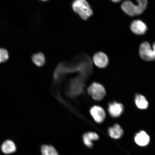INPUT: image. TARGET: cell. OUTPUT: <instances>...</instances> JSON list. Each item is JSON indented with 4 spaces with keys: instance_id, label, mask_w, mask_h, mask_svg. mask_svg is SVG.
<instances>
[{
    "instance_id": "obj_2",
    "label": "cell",
    "mask_w": 155,
    "mask_h": 155,
    "mask_svg": "<svg viewBox=\"0 0 155 155\" xmlns=\"http://www.w3.org/2000/svg\"><path fill=\"white\" fill-rule=\"evenodd\" d=\"M72 8L75 13L84 20L93 14L92 9L86 0H75L72 4Z\"/></svg>"
},
{
    "instance_id": "obj_6",
    "label": "cell",
    "mask_w": 155,
    "mask_h": 155,
    "mask_svg": "<svg viewBox=\"0 0 155 155\" xmlns=\"http://www.w3.org/2000/svg\"><path fill=\"white\" fill-rule=\"evenodd\" d=\"M130 28L132 32L137 35L144 34L147 30V25L142 21L139 20L133 21Z\"/></svg>"
},
{
    "instance_id": "obj_4",
    "label": "cell",
    "mask_w": 155,
    "mask_h": 155,
    "mask_svg": "<svg viewBox=\"0 0 155 155\" xmlns=\"http://www.w3.org/2000/svg\"><path fill=\"white\" fill-rule=\"evenodd\" d=\"M88 92L94 100L100 101L104 98L106 94L105 89L102 85L94 83L88 87Z\"/></svg>"
},
{
    "instance_id": "obj_14",
    "label": "cell",
    "mask_w": 155,
    "mask_h": 155,
    "mask_svg": "<svg viewBox=\"0 0 155 155\" xmlns=\"http://www.w3.org/2000/svg\"><path fill=\"white\" fill-rule=\"evenodd\" d=\"M32 60L35 65L38 67H41L45 63L46 59L44 54L39 53L35 54L32 56Z\"/></svg>"
},
{
    "instance_id": "obj_12",
    "label": "cell",
    "mask_w": 155,
    "mask_h": 155,
    "mask_svg": "<svg viewBox=\"0 0 155 155\" xmlns=\"http://www.w3.org/2000/svg\"><path fill=\"white\" fill-rule=\"evenodd\" d=\"M2 150L5 154H9L15 152L16 146L12 141L8 140L3 143L2 146Z\"/></svg>"
},
{
    "instance_id": "obj_15",
    "label": "cell",
    "mask_w": 155,
    "mask_h": 155,
    "mask_svg": "<svg viewBox=\"0 0 155 155\" xmlns=\"http://www.w3.org/2000/svg\"><path fill=\"white\" fill-rule=\"evenodd\" d=\"M41 151L42 155H58L57 150L51 145H43Z\"/></svg>"
},
{
    "instance_id": "obj_1",
    "label": "cell",
    "mask_w": 155,
    "mask_h": 155,
    "mask_svg": "<svg viewBox=\"0 0 155 155\" xmlns=\"http://www.w3.org/2000/svg\"><path fill=\"white\" fill-rule=\"evenodd\" d=\"M138 4L136 5L129 1L124 2L121 5L123 10L128 15L131 16L142 14L146 9L148 2L147 0H137Z\"/></svg>"
},
{
    "instance_id": "obj_18",
    "label": "cell",
    "mask_w": 155,
    "mask_h": 155,
    "mask_svg": "<svg viewBox=\"0 0 155 155\" xmlns=\"http://www.w3.org/2000/svg\"><path fill=\"white\" fill-rule=\"evenodd\" d=\"M41 1H48V0H41Z\"/></svg>"
},
{
    "instance_id": "obj_13",
    "label": "cell",
    "mask_w": 155,
    "mask_h": 155,
    "mask_svg": "<svg viewBox=\"0 0 155 155\" xmlns=\"http://www.w3.org/2000/svg\"><path fill=\"white\" fill-rule=\"evenodd\" d=\"M135 101L136 105L139 109H145L148 107V102L145 97L142 95H137Z\"/></svg>"
},
{
    "instance_id": "obj_9",
    "label": "cell",
    "mask_w": 155,
    "mask_h": 155,
    "mask_svg": "<svg viewBox=\"0 0 155 155\" xmlns=\"http://www.w3.org/2000/svg\"><path fill=\"white\" fill-rule=\"evenodd\" d=\"M135 141L139 146L144 147L150 143V137L145 132L141 131L136 135Z\"/></svg>"
},
{
    "instance_id": "obj_5",
    "label": "cell",
    "mask_w": 155,
    "mask_h": 155,
    "mask_svg": "<svg viewBox=\"0 0 155 155\" xmlns=\"http://www.w3.org/2000/svg\"><path fill=\"white\" fill-rule=\"evenodd\" d=\"M90 112L91 115L97 123H101L105 119V111L100 106H95L92 107L91 108Z\"/></svg>"
},
{
    "instance_id": "obj_17",
    "label": "cell",
    "mask_w": 155,
    "mask_h": 155,
    "mask_svg": "<svg viewBox=\"0 0 155 155\" xmlns=\"http://www.w3.org/2000/svg\"><path fill=\"white\" fill-rule=\"evenodd\" d=\"M111 1L117 3L119 2L121 0H111Z\"/></svg>"
},
{
    "instance_id": "obj_7",
    "label": "cell",
    "mask_w": 155,
    "mask_h": 155,
    "mask_svg": "<svg viewBox=\"0 0 155 155\" xmlns=\"http://www.w3.org/2000/svg\"><path fill=\"white\" fill-rule=\"evenodd\" d=\"M108 111L112 117H119L123 112L124 106L120 103L114 102L109 104Z\"/></svg>"
},
{
    "instance_id": "obj_10",
    "label": "cell",
    "mask_w": 155,
    "mask_h": 155,
    "mask_svg": "<svg viewBox=\"0 0 155 155\" xmlns=\"http://www.w3.org/2000/svg\"><path fill=\"white\" fill-rule=\"evenodd\" d=\"M108 134L112 138L119 139L121 137L123 134V129L119 124H116L113 127L109 128Z\"/></svg>"
},
{
    "instance_id": "obj_8",
    "label": "cell",
    "mask_w": 155,
    "mask_h": 155,
    "mask_svg": "<svg viewBox=\"0 0 155 155\" xmlns=\"http://www.w3.org/2000/svg\"><path fill=\"white\" fill-rule=\"evenodd\" d=\"M93 60L95 64L100 68L106 67L108 63L107 56L102 52H98L95 54Z\"/></svg>"
},
{
    "instance_id": "obj_11",
    "label": "cell",
    "mask_w": 155,
    "mask_h": 155,
    "mask_svg": "<svg viewBox=\"0 0 155 155\" xmlns=\"http://www.w3.org/2000/svg\"><path fill=\"white\" fill-rule=\"evenodd\" d=\"M99 139L98 135L94 132H88L85 133L83 136V141L85 145L89 148L93 146V141H96Z\"/></svg>"
},
{
    "instance_id": "obj_3",
    "label": "cell",
    "mask_w": 155,
    "mask_h": 155,
    "mask_svg": "<svg viewBox=\"0 0 155 155\" xmlns=\"http://www.w3.org/2000/svg\"><path fill=\"white\" fill-rule=\"evenodd\" d=\"M139 54L141 58L145 61H154L155 58V44H154L153 45L152 50L148 42H143L141 44L139 48Z\"/></svg>"
},
{
    "instance_id": "obj_16",
    "label": "cell",
    "mask_w": 155,
    "mask_h": 155,
    "mask_svg": "<svg viewBox=\"0 0 155 155\" xmlns=\"http://www.w3.org/2000/svg\"><path fill=\"white\" fill-rule=\"evenodd\" d=\"M8 58L9 54L7 50L0 48V63L5 62Z\"/></svg>"
}]
</instances>
